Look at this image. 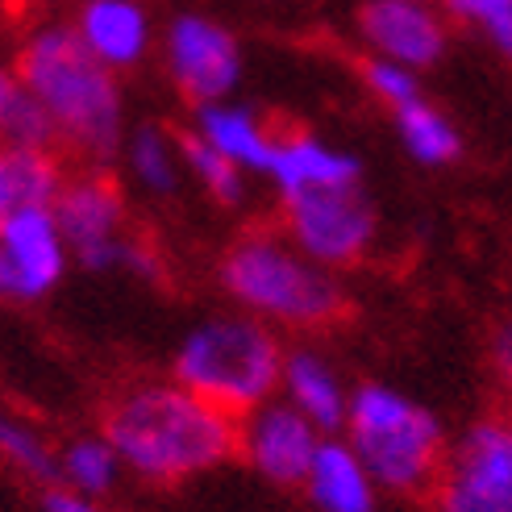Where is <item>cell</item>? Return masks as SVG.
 <instances>
[{"label":"cell","instance_id":"obj_18","mask_svg":"<svg viewBox=\"0 0 512 512\" xmlns=\"http://www.w3.org/2000/svg\"><path fill=\"white\" fill-rule=\"evenodd\" d=\"M117 159L125 167V179L150 200H171V196H179V188L188 184L179 134H171L159 121L134 125V130L125 134Z\"/></svg>","mask_w":512,"mask_h":512},{"label":"cell","instance_id":"obj_5","mask_svg":"<svg viewBox=\"0 0 512 512\" xmlns=\"http://www.w3.org/2000/svg\"><path fill=\"white\" fill-rule=\"evenodd\" d=\"M342 438L367 463L379 492L400 500L429 496L450 450L446 421L425 400L383 379L354 383Z\"/></svg>","mask_w":512,"mask_h":512},{"label":"cell","instance_id":"obj_30","mask_svg":"<svg viewBox=\"0 0 512 512\" xmlns=\"http://www.w3.org/2000/svg\"><path fill=\"white\" fill-rule=\"evenodd\" d=\"M0 221H5V213H0Z\"/></svg>","mask_w":512,"mask_h":512},{"label":"cell","instance_id":"obj_20","mask_svg":"<svg viewBox=\"0 0 512 512\" xmlns=\"http://www.w3.org/2000/svg\"><path fill=\"white\" fill-rule=\"evenodd\" d=\"M121 454L113 450V442L105 433H75L59 446V458H55V483L59 488H71L80 496H92V500H105L121 488Z\"/></svg>","mask_w":512,"mask_h":512},{"label":"cell","instance_id":"obj_7","mask_svg":"<svg viewBox=\"0 0 512 512\" xmlns=\"http://www.w3.org/2000/svg\"><path fill=\"white\" fill-rule=\"evenodd\" d=\"M279 229L313 263L346 275L350 267L367 263L379 242V204L367 184L304 192L279 200Z\"/></svg>","mask_w":512,"mask_h":512},{"label":"cell","instance_id":"obj_12","mask_svg":"<svg viewBox=\"0 0 512 512\" xmlns=\"http://www.w3.org/2000/svg\"><path fill=\"white\" fill-rule=\"evenodd\" d=\"M0 254H5V267H9L13 304L46 300L75 263V254L63 238V225L50 204L46 209H21L0 221Z\"/></svg>","mask_w":512,"mask_h":512},{"label":"cell","instance_id":"obj_25","mask_svg":"<svg viewBox=\"0 0 512 512\" xmlns=\"http://www.w3.org/2000/svg\"><path fill=\"white\" fill-rule=\"evenodd\" d=\"M363 88L371 92V100H379L388 113L404 109L408 100L425 96V84H421V71L413 67H400V63H388V59H363Z\"/></svg>","mask_w":512,"mask_h":512},{"label":"cell","instance_id":"obj_28","mask_svg":"<svg viewBox=\"0 0 512 512\" xmlns=\"http://www.w3.org/2000/svg\"><path fill=\"white\" fill-rule=\"evenodd\" d=\"M0 304H13V284H9V267H5V254H0Z\"/></svg>","mask_w":512,"mask_h":512},{"label":"cell","instance_id":"obj_4","mask_svg":"<svg viewBox=\"0 0 512 512\" xmlns=\"http://www.w3.org/2000/svg\"><path fill=\"white\" fill-rule=\"evenodd\" d=\"M288 346L279 329L242 309L200 317L171 350V379L229 417H246L279 396Z\"/></svg>","mask_w":512,"mask_h":512},{"label":"cell","instance_id":"obj_24","mask_svg":"<svg viewBox=\"0 0 512 512\" xmlns=\"http://www.w3.org/2000/svg\"><path fill=\"white\" fill-rule=\"evenodd\" d=\"M446 21L483 38L496 55L512 59V0H438Z\"/></svg>","mask_w":512,"mask_h":512},{"label":"cell","instance_id":"obj_14","mask_svg":"<svg viewBox=\"0 0 512 512\" xmlns=\"http://www.w3.org/2000/svg\"><path fill=\"white\" fill-rule=\"evenodd\" d=\"M263 179L275 188L279 200H288L321 188L363 184V159L354 150L321 138L317 130H279Z\"/></svg>","mask_w":512,"mask_h":512},{"label":"cell","instance_id":"obj_3","mask_svg":"<svg viewBox=\"0 0 512 512\" xmlns=\"http://www.w3.org/2000/svg\"><path fill=\"white\" fill-rule=\"evenodd\" d=\"M217 288L234 309L267 321L279 334H325L350 309L342 275L313 263L279 225L246 229L221 250Z\"/></svg>","mask_w":512,"mask_h":512},{"label":"cell","instance_id":"obj_29","mask_svg":"<svg viewBox=\"0 0 512 512\" xmlns=\"http://www.w3.org/2000/svg\"><path fill=\"white\" fill-rule=\"evenodd\" d=\"M0 5H5V9H21V5H25V0H0Z\"/></svg>","mask_w":512,"mask_h":512},{"label":"cell","instance_id":"obj_27","mask_svg":"<svg viewBox=\"0 0 512 512\" xmlns=\"http://www.w3.org/2000/svg\"><path fill=\"white\" fill-rule=\"evenodd\" d=\"M492 371L500 379V388L512 396V317L496 329V338H492Z\"/></svg>","mask_w":512,"mask_h":512},{"label":"cell","instance_id":"obj_1","mask_svg":"<svg viewBox=\"0 0 512 512\" xmlns=\"http://www.w3.org/2000/svg\"><path fill=\"white\" fill-rule=\"evenodd\" d=\"M100 433L121 454L125 475L150 488H179L238 458V417L221 413L171 375L117 388L100 413Z\"/></svg>","mask_w":512,"mask_h":512},{"label":"cell","instance_id":"obj_21","mask_svg":"<svg viewBox=\"0 0 512 512\" xmlns=\"http://www.w3.org/2000/svg\"><path fill=\"white\" fill-rule=\"evenodd\" d=\"M0 146H34V150H59L50 117L38 100L25 92L17 67L0 63Z\"/></svg>","mask_w":512,"mask_h":512},{"label":"cell","instance_id":"obj_9","mask_svg":"<svg viewBox=\"0 0 512 512\" xmlns=\"http://www.w3.org/2000/svg\"><path fill=\"white\" fill-rule=\"evenodd\" d=\"M433 512H512V413L471 421L450 438L442 475L429 492Z\"/></svg>","mask_w":512,"mask_h":512},{"label":"cell","instance_id":"obj_2","mask_svg":"<svg viewBox=\"0 0 512 512\" xmlns=\"http://www.w3.org/2000/svg\"><path fill=\"white\" fill-rule=\"evenodd\" d=\"M25 92L50 117L55 142L84 167H109L130 134L121 75L96 63L71 21H42L21 38L13 59Z\"/></svg>","mask_w":512,"mask_h":512},{"label":"cell","instance_id":"obj_23","mask_svg":"<svg viewBox=\"0 0 512 512\" xmlns=\"http://www.w3.org/2000/svg\"><path fill=\"white\" fill-rule=\"evenodd\" d=\"M0 458L25 479H38V483H55V458L59 446H50V438L30 425L25 417L0 408Z\"/></svg>","mask_w":512,"mask_h":512},{"label":"cell","instance_id":"obj_10","mask_svg":"<svg viewBox=\"0 0 512 512\" xmlns=\"http://www.w3.org/2000/svg\"><path fill=\"white\" fill-rule=\"evenodd\" d=\"M325 433L288 400H267L238 421V458L271 488L300 492Z\"/></svg>","mask_w":512,"mask_h":512},{"label":"cell","instance_id":"obj_22","mask_svg":"<svg viewBox=\"0 0 512 512\" xmlns=\"http://www.w3.org/2000/svg\"><path fill=\"white\" fill-rule=\"evenodd\" d=\"M179 146H184V171L192 184L209 196L217 209H242L246 192H250V175L238 171L229 159H221L213 146H204L196 134H179Z\"/></svg>","mask_w":512,"mask_h":512},{"label":"cell","instance_id":"obj_6","mask_svg":"<svg viewBox=\"0 0 512 512\" xmlns=\"http://www.w3.org/2000/svg\"><path fill=\"white\" fill-rule=\"evenodd\" d=\"M50 209H55L63 238L84 271H125L138 279H159V254L130 229V200L105 167L71 171Z\"/></svg>","mask_w":512,"mask_h":512},{"label":"cell","instance_id":"obj_16","mask_svg":"<svg viewBox=\"0 0 512 512\" xmlns=\"http://www.w3.org/2000/svg\"><path fill=\"white\" fill-rule=\"evenodd\" d=\"M204 146H213L221 159H229L238 171L246 175H259L267 171L271 163V150H275V138L279 130L254 109L246 100H217V105H200L192 109V130Z\"/></svg>","mask_w":512,"mask_h":512},{"label":"cell","instance_id":"obj_15","mask_svg":"<svg viewBox=\"0 0 512 512\" xmlns=\"http://www.w3.org/2000/svg\"><path fill=\"white\" fill-rule=\"evenodd\" d=\"M354 388L346 383L342 367L329 358L321 346L300 342L288 346L284 375H279V400H288L300 417H309L325 438H334L346 425Z\"/></svg>","mask_w":512,"mask_h":512},{"label":"cell","instance_id":"obj_17","mask_svg":"<svg viewBox=\"0 0 512 512\" xmlns=\"http://www.w3.org/2000/svg\"><path fill=\"white\" fill-rule=\"evenodd\" d=\"M300 496L309 504V512H379L383 500L375 475L342 433L321 442L309 475L300 483Z\"/></svg>","mask_w":512,"mask_h":512},{"label":"cell","instance_id":"obj_26","mask_svg":"<svg viewBox=\"0 0 512 512\" xmlns=\"http://www.w3.org/2000/svg\"><path fill=\"white\" fill-rule=\"evenodd\" d=\"M42 512H109L105 500H92V496H80L71 488H59V483H50L42 492Z\"/></svg>","mask_w":512,"mask_h":512},{"label":"cell","instance_id":"obj_11","mask_svg":"<svg viewBox=\"0 0 512 512\" xmlns=\"http://www.w3.org/2000/svg\"><path fill=\"white\" fill-rule=\"evenodd\" d=\"M354 30L371 59H388L421 75L450 50V21L438 0H363Z\"/></svg>","mask_w":512,"mask_h":512},{"label":"cell","instance_id":"obj_19","mask_svg":"<svg viewBox=\"0 0 512 512\" xmlns=\"http://www.w3.org/2000/svg\"><path fill=\"white\" fill-rule=\"evenodd\" d=\"M392 125H396L404 155L417 167L438 171V167H450L463 159V130H458L454 117L433 105L429 96H417V100H408L404 109H396Z\"/></svg>","mask_w":512,"mask_h":512},{"label":"cell","instance_id":"obj_8","mask_svg":"<svg viewBox=\"0 0 512 512\" xmlns=\"http://www.w3.org/2000/svg\"><path fill=\"white\" fill-rule=\"evenodd\" d=\"M159 59L171 88L192 109L229 100L242 84L246 55L229 25L204 9H179L159 30Z\"/></svg>","mask_w":512,"mask_h":512},{"label":"cell","instance_id":"obj_13","mask_svg":"<svg viewBox=\"0 0 512 512\" xmlns=\"http://www.w3.org/2000/svg\"><path fill=\"white\" fill-rule=\"evenodd\" d=\"M71 30L96 63L117 75L138 71L159 46V25L146 0H80Z\"/></svg>","mask_w":512,"mask_h":512}]
</instances>
